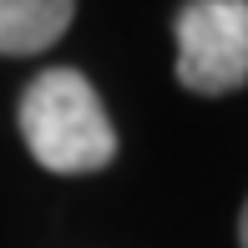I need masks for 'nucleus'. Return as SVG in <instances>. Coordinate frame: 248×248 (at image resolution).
Returning <instances> with one entry per match:
<instances>
[{
  "instance_id": "nucleus-1",
  "label": "nucleus",
  "mask_w": 248,
  "mask_h": 248,
  "mask_svg": "<svg viewBox=\"0 0 248 248\" xmlns=\"http://www.w3.org/2000/svg\"><path fill=\"white\" fill-rule=\"evenodd\" d=\"M20 137L46 172H101L117 157V127L76 66H46L20 96Z\"/></svg>"
},
{
  "instance_id": "nucleus-4",
  "label": "nucleus",
  "mask_w": 248,
  "mask_h": 248,
  "mask_svg": "<svg viewBox=\"0 0 248 248\" xmlns=\"http://www.w3.org/2000/svg\"><path fill=\"white\" fill-rule=\"evenodd\" d=\"M238 248H248V202H243V213H238Z\"/></svg>"
},
{
  "instance_id": "nucleus-3",
  "label": "nucleus",
  "mask_w": 248,
  "mask_h": 248,
  "mask_svg": "<svg viewBox=\"0 0 248 248\" xmlns=\"http://www.w3.org/2000/svg\"><path fill=\"white\" fill-rule=\"evenodd\" d=\"M76 0H0V56H36L66 36Z\"/></svg>"
},
{
  "instance_id": "nucleus-2",
  "label": "nucleus",
  "mask_w": 248,
  "mask_h": 248,
  "mask_svg": "<svg viewBox=\"0 0 248 248\" xmlns=\"http://www.w3.org/2000/svg\"><path fill=\"white\" fill-rule=\"evenodd\" d=\"M172 36L183 92L228 96L248 86V0H187Z\"/></svg>"
}]
</instances>
